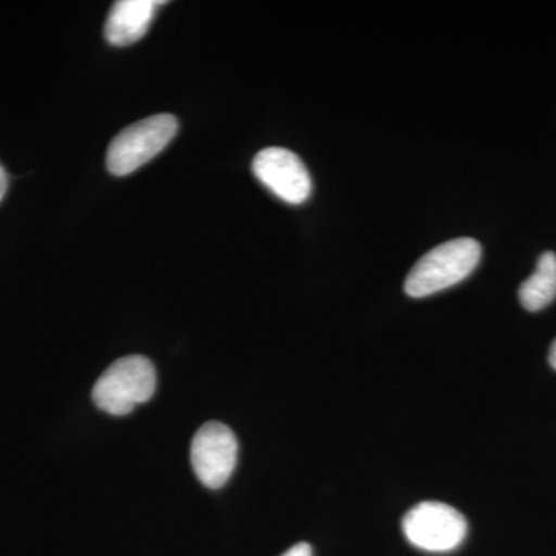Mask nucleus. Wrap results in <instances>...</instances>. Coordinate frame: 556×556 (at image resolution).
<instances>
[{"label":"nucleus","mask_w":556,"mask_h":556,"mask_svg":"<svg viewBox=\"0 0 556 556\" xmlns=\"http://www.w3.org/2000/svg\"><path fill=\"white\" fill-rule=\"evenodd\" d=\"M548 364L551 367L556 369V339L552 343L551 351H548Z\"/></svg>","instance_id":"9b49d317"},{"label":"nucleus","mask_w":556,"mask_h":556,"mask_svg":"<svg viewBox=\"0 0 556 556\" xmlns=\"http://www.w3.org/2000/svg\"><path fill=\"white\" fill-rule=\"evenodd\" d=\"M156 390V371L148 357L127 356L113 362L94 383V405L112 416L129 415L139 404L150 401Z\"/></svg>","instance_id":"f03ea898"},{"label":"nucleus","mask_w":556,"mask_h":556,"mask_svg":"<svg viewBox=\"0 0 556 556\" xmlns=\"http://www.w3.org/2000/svg\"><path fill=\"white\" fill-rule=\"evenodd\" d=\"M281 556H313V548H311L308 543H299Z\"/></svg>","instance_id":"1a4fd4ad"},{"label":"nucleus","mask_w":556,"mask_h":556,"mask_svg":"<svg viewBox=\"0 0 556 556\" xmlns=\"http://www.w3.org/2000/svg\"><path fill=\"white\" fill-rule=\"evenodd\" d=\"M178 131L175 116L153 115L121 130L110 142L108 169L115 177H127L169 146Z\"/></svg>","instance_id":"7ed1b4c3"},{"label":"nucleus","mask_w":556,"mask_h":556,"mask_svg":"<svg viewBox=\"0 0 556 556\" xmlns=\"http://www.w3.org/2000/svg\"><path fill=\"white\" fill-rule=\"evenodd\" d=\"M239 456V442L228 426L207 422L197 431L190 460L201 484L218 490L232 477Z\"/></svg>","instance_id":"39448f33"},{"label":"nucleus","mask_w":556,"mask_h":556,"mask_svg":"<svg viewBox=\"0 0 556 556\" xmlns=\"http://www.w3.org/2000/svg\"><path fill=\"white\" fill-rule=\"evenodd\" d=\"M7 189H9V175H7L5 169L0 164V201L5 197Z\"/></svg>","instance_id":"9d476101"},{"label":"nucleus","mask_w":556,"mask_h":556,"mask_svg":"<svg viewBox=\"0 0 556 556\" xmlns=\"http://www.w3.org/2000/svg\"><path fill=\"white\" fill-rule=\"evenodd\" d=\"M255 178L269 192L289 204H302L311 197L313 181L303 161L291 150L263 149L252 161Z\"/></svg>","instance_id":"423d86ee"},{"label":"nucleus","mask_w":556,"mask_h":556,"mask_svg":"<svg viewBox=\"0 0 556 556\" xmlns=\"http://www.w3.org/2000/svg\"><path fill=\"white\" fill-rule=\"evenodd\" d=\"M482 248L473 239L445 241L427 252L409 270L405 292L413 299L437 294L466 280L481 260Z\"/></svg>","instance_id":"f257e3e1"},{"label":"nucleus","mask_w":556,"mask_h":556,"mask_svg":"<svg viewBox=\"0 0 556 556\" xmlns=\"http://www.w3.org/2000/svg\"><path fill=\"white\" fill-rule=\"evenodd\" d=\"M519 302L530 313L546 308L556 299V254L544 252L535 273L519 287Z\"/></svg>","instance_id":"6e6552de"},{"label":"nucleus","mask_w":556,"mask_h":556,"mask_svg":"<svg viewBox=\"0 0 556 556\" xmlns=\"http://www.w3.org/2000/svg\"><path fill=\"white\" fill-rule=\"evenodd\" d=\"M160 0H119L110 10L104 35L109 43L126 47L144 38L161 5Z\"/></svg>","instance_id":"0eeeda50"},{"label":"nucleus","mask_w":556,"mask_h":556,"mask_svg":"<svg viewBox=\"0 0 556 556\" xmlns=\"http://www.w3.org/2000/svg\"><path fill=\"white\" fill-rule=\"evenodd\" d=\"M402 530L412 546L433 554H445L464 543L468 525L456 508L438 501H426L405 515Z\"/></svg>","instance_id":"20e7f679"}]
</instances>
